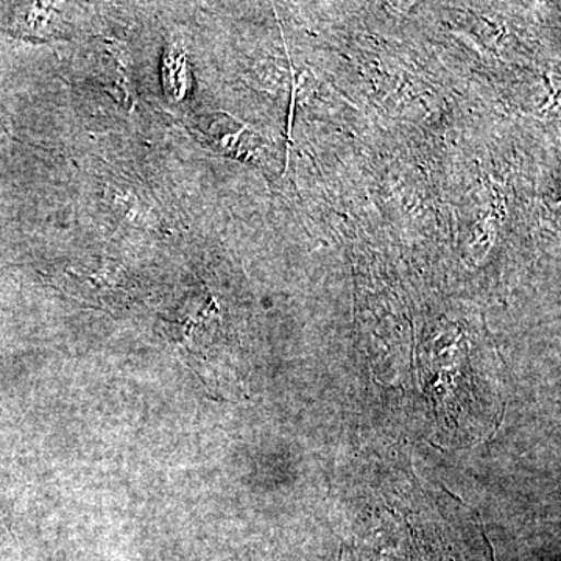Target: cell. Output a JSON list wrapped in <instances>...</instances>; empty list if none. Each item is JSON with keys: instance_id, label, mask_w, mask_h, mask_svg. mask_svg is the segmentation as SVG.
<instances>
[{"instance_id": "obj_1", "label": "cell", "mask_w": 561, "mask_h": 561, "mask_svg": "<svg viewBox=\"0 0 561 561\" xmlns=\"http://www.w3.org/2000/svg\"><path fill=\"white\" fill-rule=\"evenodd\" d=\"M68 286L66 289L72 294H80V297H88L91 302H113L111 298L116 297L114 291L119 290L110 271L103 267H69L65 271Z\"/></svg>"}]
</instances>
